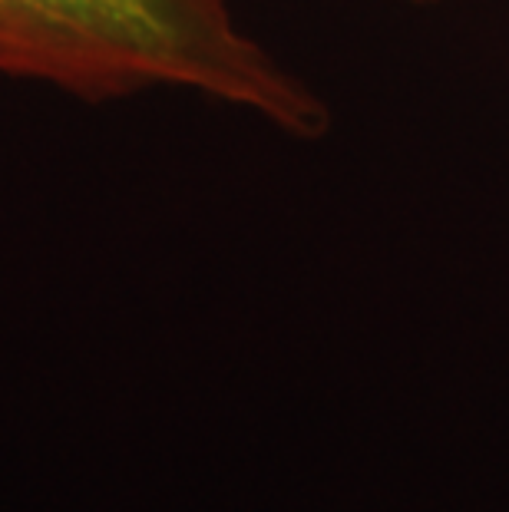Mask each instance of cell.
Segmentation results:
<instances>
[{
  "mask_svg": "<svg viewBox=\"0 0 509 512\" xmlns=\"http://www.w3.org/2000/svg\"><path fill=\"white\" fill-rule=\"evenodd\" d=\"M0 76L83 103L192 90L298 139L331 126L328 103L238 24L235 0H0Z\"/></svg>",
  "mask_w": 509,
  "mask_h": 512,
  "instance_id": "6da1fadb",
  "label": "cell"
},
{
  "mask_svg": "<svg viewBox=\"0 0 509 512\" xmlns=\"http://www.w3.org/2000/svg\"><path fill=\"white\" fill-rule=\"evenodd\" d=\"M410 4H437V0H410Z\"/></svg>",
  "mask_w": 509,
  "mask_h": 512,
  "instance_id": "7a4b0ae2",
  "label": "cell"
}]
</instances>
